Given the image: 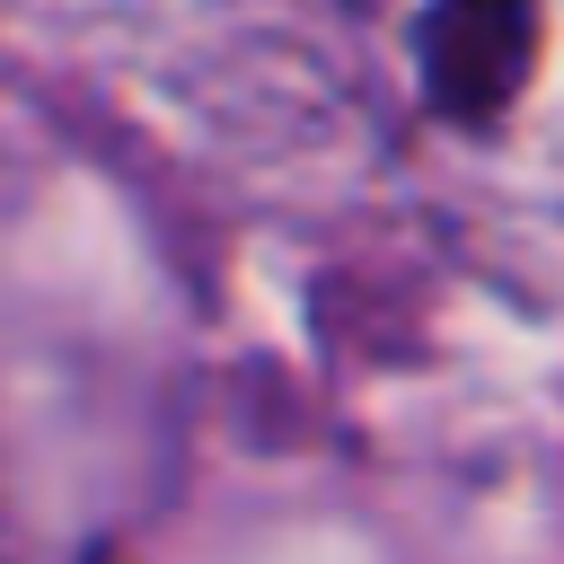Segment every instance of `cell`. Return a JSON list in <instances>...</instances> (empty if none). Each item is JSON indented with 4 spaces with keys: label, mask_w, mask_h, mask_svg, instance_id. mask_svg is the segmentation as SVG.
I'll list each match as a JSON object with an SVG mask.
<instances>
[{
    "label": "cell",
    "mask_w": 564,
    "mask_h": 564,
    "mask_svg": "<svg viewBox=\"0 0 564 564\" xmlns=\"http://www.w3.org/2000/svg\"><path fill=\"white\" fill-rule=\"evenodd\" d=\"M405 123L494 185H564V0H352Z\"/></svg>",
    "instance_id": "obj_1"
}]
</instances>
